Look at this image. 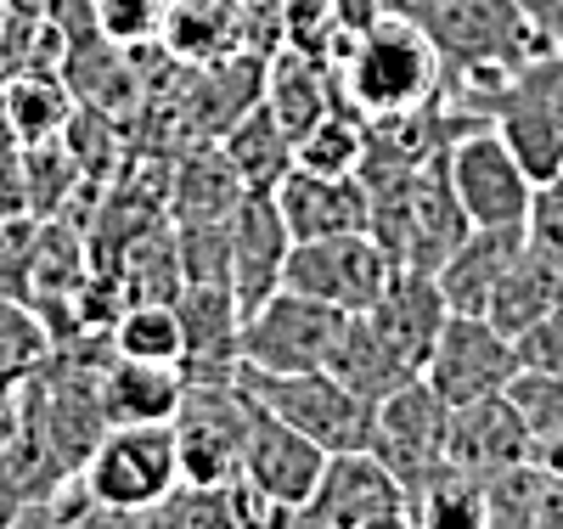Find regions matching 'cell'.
Returning <instances> with one entry per match:
<instances>
[{"instance_id":"obj_1","label":"cell","mask_w":563,"mask_h":529,"mask_svg":"<svg viewBox=\"0 0 563 529\" xmlns=\"http://www.w3.org/2000/svg\"><path fill=\"white\" fill-rule=\"evenodd\" d=\"M333 90L366 124L411 119L440 102L445 57L411 12H378L350 40V52L333 63Z\"/></svg>"},{"instance_id":"obj_2","label":"cell","mask_w":563,"mask_h":529,"mask_svg":"<svg viewBox=\"0 0 563 529\" xmlns=\"http://www.w3.org/2000/svg\"><path fill=\"white\" fill-rule=\"evenodd\" d=\"M85 491L108 513H153L180 485V440L175 422H108L97 451L85 456Z\"/></svg>"},{"instance_id":"obj_3","label":"cell","mask_w":563,"mask_h":529,"mask_svg":"<svg viewBox=\"0 0 563 529\" xmlns=\"http://www.w3.org/2000/svg\"><path fill=\"white\" fill-rule=\"evenodd\" d=\"M411 18L440 45L445 68H525L558 45V34L541 29L519 0H417Z\"/></svg>"},{"instance_id":"obj_4","label":"cell","mask_w":563,"mask_h":529,"mask_svg":"<svg viewBox=\"0 0 563 529\" xmlns=\"http://www.w3.org/2000/svg\"><path fill=\"white\" fill-rule=\"evenodd\" d=\"M238 377L265 411L294 422L327 456L372 451V411L378 406L361 400L344 377H333V372H254V366H238Z\"/></svg>"},{"instance_id":"obj_5","label":"cell","mask_w":563,"mask_h":529,"mask_svg":"<svg viewBox=\"0 0 563 529\" xmlns=\"http://www.w3.org/2000/svg\"><path fill=\"white\" fill-rule=\"evenodd\" d=\"M445 175L451 191L467 214V225L485 231H525L536 209V180L519 164V153L507 147V135L496 124H467L445 141Z\"/></svg>"},{"instance_id":"obj_6","label":"cell","mask_w":563,"mask_h":529,"mask_svg":"<svg viewBox=\"0 0 563 529\" xmlns=\"http://www.w3.org/2000/svg\"><path fill=\"white\" fill-rule=\"evenodd\" d=\"M350 316L305 299L294 287H276V294L254 310H243V366L254 372H327L339 355Z\"/></svg>"},{"instance_id":"obj_7","label":"cell","mask_w":563,"mask_h":529,"mask_svg":"<svg viewBox=\"0 0 563 529\" xmlns=\"http://www.w3.org/2000/svg\"><path fill=\"white\" fill-rule=\"evenodd\" d=\"M406 265H395V254L378 243V231H344V236H316V243H294L288 254V276L282 287H294L305 299H321L344 316H366L389 294V282Z\"/></svg>"},{"instance_id":"obj_8","label":"cell","mask_w":563,"mask_h":529,"mask_svg":"<svg viewBox=\"0 0 563 529\" xmlns=\"http://www.w3.org/2000/svg\"><path fill=\"white\" fill-rule=\"evenodd\" d=\"M490 124L507 135V147L519 153L536 186L563 175V40L512 74Z\"/></svg>"},{"instance_id":"obj_9","label":"cell","mask_w":563,"mask_h":529,"mask_svg":"<svg viewBox=\"0 0 563 529\" xmlns=\"http://www.w3.org/2000/svg\"><path fill=\"white\" fill-rule=\"evenodd\" d=\"M519 372H525L519 339H507L485 316H445L440 339L429 350V366H422V383L456 411V406L507 395Z\"/></svg>"},{"instance_id":"obj_10","label":"cell","mask_w":563,"mask_h":529,"mask_svg":"<svg viewBox=\"0 0 563 529\" xmlns=\"http://www.w3.org/2000/svg\"><path fill=\"white\" fill-rule=\"evenodd\" d=\"M299 518L305 529H389L411 518V496L372 451H339Z\"/></svg>"},{"instance_id":"obj_11","label":"cell","mask_w":563,"mask_h":529,"mask_svg":"<svg viewBox=\"0 0 563 529\" xmlns=\"http://www.w3.org/2000/svg\"><path fill=\"white\" fill-rule=\"evenodd\" d=\"M445 440H451V406L429 389L422 377L400 383L395 395L372 411V456H378L400 485H422L434 467H445Z\"/></svg>"},{"instance_id":"obj_12","label":"cell","mask_w":563,"mask_h":529,"mask_svg":"<svg viewBox=\"0 0 563 529\" xmlns=\"http://www.w3.org/2000/svg\"><path fill=\"white\" fill-rule=\"evenodd\" d=\"M225 254H231V294L243 310L265 305L282 276H288L294 231L276 209V191H243V203L225 220Z\"/></svg>"},{"instance_id":"obj_13","label":"cell","mask_w":563,"mask_h":529,"mask_svg":"<svg viewBox=\"0 0 563 529\" xmlns=\"http://www.w3.org/2000/svg\"><path fill=\"white\" fill-rule=\"evenodd\" d=\"M321 473H327V451L316 440H305L294 422H282L276 411H265L254 400L249 440H243V473L238 478H249V485H260L265 496H276V502H288V507L305 513V502L321 485Z\"/></svg>"},{"instance_id":"obj_14","label":"cell","mask_w":563,"mask_h":529,"mask_svg":"<svg viewBox=\"0 0 563 529\" xmlns=\"http://www.w3.org/2000/svg\"><path fill=\"white\" fill-rule=\"evenodd\" d=\"M536 456V434L525 411L512 406V395H490L474 406H456L451 411V440H445V462L474 473V478H501V473H519Z\"/></svg>"},{"instance_id":"obj_15","label":"cell","mask_w":563,"mask_h":529,"mask_svg":"<svg viewBox=\"0 0 563 529\" xmlns=\"http://www.w3.org/2000/svg\"><path fill=\"white\" fill-rule=\"evenodd\" d=\"M451 305L440 294L434 271H400L389 282V294L372 305L361 321L372 327V339H378L389 350V361L406 372V377H422V366H429V350L440 339Z\"/></svg>"},{"instance_id":"obj_16","label":"cell","mask_w":563,"mask_h":529,"mask_svg":"<svg viewBox=\"0 0 563 529\" xmlns=\"http://www.w3.org/2000/svg\"><path fill=\"white\" fill-rule=\"evenodd\" d=\"M276 209H282V220H288L294 243L372 231V191H366L361 175H321V169L294 164L276 180Z\"/></svg>"},{"instance_id":"obj_17","label":"cell","mask_w":563,"mask_h":529,"mask_svg":"<svg viewBox=\"0 0 563 529\" xmlns=\"http://www.w3.org/2000/svg\"><path fill=\"white\" fill-rule=\"evenodd\" d=\"M192 377L175 361H130L113 355L102 366V417L108 422H175Z\"/></svg>"},{"instance_id":"obj_18","label":"cell","mask_w":563,"mask_h":529,"mask_svg":"<svg viewBox=\"0 0 563 529\" xmlns=\"http://www.w3.org/2000/svg\"><path fill=\"white\" fill-rule=\"evenodd\" d=\"M519 249H525V231H485V225H467V236L434 265V282H440V294H445L451 316H485V305H490V294H496L501 271L519 260Z\"/></svg>"},{"instance_id":"obj_19","label":"cell","mask_w":563,"mask_h":529,"mask_svg":"<svg viewBox=\"0 0 563 529\" xmlns=\"http://www.w3.org/2000/svg\"><path fill=\"white\" fill-rule=\"evenodd\" d=\"M260 102L276 113V124H282V130H288V135L299 141V135L327 113V108H339L333 68H327L321 57H310V52H299V45H288V52H276V63H271Z\"/></svg>"},{"instance_id":"obj_20","label":"cell","mask_w":563,"mask_h":529,"mask_svg":"<svg viewBox=\"0 0 563 529\" xmlns=\"http://www.w3.org/2000/svg\"><path fill=\"white\" fill-rule=\"evenodd\" d=\"M558 305H563V276L525 243L519 260L501 271L496 294H490V305H485V321L501 327L507 339H519V332H530V327H536L547 310H558Z\"/></svg>"},{"instance_id":"obj_21","label":"cell","mask_w":563,"mask_h":529,"mask_svg":"<svg viewBox=\"0 0 563 529\" xmlns=\"http://www.w3.org/2000/svg\"><path fill=\"white\" fill-rule=\"evenodd\" d=\"M220 153L231 158V169L243 175L249 191H276V180L294 169V135L276 124V113L265 102H254L220 135Z\"/></svg>"},{"instance_id":"obj_22","label":"cell","mask_w":563,"mask_h":529,"mask_svg":"<svg viewBox=\"0 0 563 529\" xmlns=\"http://www.w3.org/2000/svg\"><path fill=\"white\" fill-rule=\"evenodd\" d=\"M74 124V102L63 79L52 74H12L0 90V130H7L18 147H40V141H57Z\"/></svg>"},{"instance_id":"obj_23","label":"cell","mask_w":563,"mask_h":529,"mask_svg":"<svg viewBox=\"0 0 563 529\" xmlns=\"http://www.w3.org/2000/svg\"><path fill=\"white\" fill-rule=\"evenodd\" d=\"M411 496V524L417 529H485L490 518V485L462 467H434L422 485L406 491Z\"/></svg>"},{"instance_id":"obj_24","label":"cell","mask_w":563,"mask_h":529,"mask_svg":"<svg viewBox=\"0 0 563 529\" xmlns=\"http://www.w3.org/2000/svg\"><path fill=\"white\" fill-rule=\"evenodd\" d=\"M108 344H113V355H130V361H175V366H186L180 305L175 299H130V305H119V316L108 321Z\"/></svg>"},{"instance_id":"obj_25","label":"cell","mask_w":563,"mask_h":529,"mask_svg":"<svg viewBox=\"0 0 563 529\" xmlns=\"http://www.w3.org/2000/svg\"><path fill=\"white\" fill-rule=\"evenodd\" d=\"M243 175L231 169L225 153H203L175 169V225H225L231 209L243 203Z\"/></svg>"},{"instance_id":"obj_26","label":"cell","mask_w":563,"mask_h":529,"mask_svg":"<svg viewBox=\"0 0 563 529\" xmlns=\"http://www.w3.org/2000/svg\"><path fill=\"white\" fill-rule=\"evenodd\" d=\"M294 164L299 169H321V175H361V164H366V119H355L344 102L327 108L294 141Z\"/></svg>"},{"instance_id":"obj_27","label":"cell","mask_w":563,"mask_h":529,"mask_svg":"<svg viewBox=\"0 0 563 529\" xmlns=\"http://www.w3.org/2000/svg\"><path fill=\"white\" fill-rule=\"evenodd\" d=\"M52 350V332H45L40 310L23 299V294H7L0 287V372H34Z\"/></svg>"},{"instance_id":"obj_28","label":"cell","mask_w":563,"mask_h":529,"mask_svg":"<svg viewBox=\"0 0 563 529\" xmlns=\"http://www.w3.org/2000/svg\"><path fill=\"white\" fill-rule=\"evenodd\" d=\"M512 406L525 411L536 445H563V377L558 372H519L512 377Z\"/></svg>"},{"instance_id":"obj_29","label":"cell","mask_w":563,"mask_h":529,"mask_svg":"<svg viewBox=\"0 0 563 529\" xmlns=\"http://www.w3.org/2000/svg\"><path fill=\"white\" fill-rule=\"evenodd\" d=\"M525 243L563 276V175L547 180V186H536V209L525 220Z\"/></svg>"},{"instance_id":"obj_30","label":"cell","mask_w":563,"mask_h":529,"mask_svg":"<svg viewBox=\"0 0 563 529\" xmlns=\"http://www.w3.org/2000/svg\"><path fill=\"white\" fill-rule=\"evenodd\" d=\"M169 18V0H97V23L108 40H147Z\"/></svg>"},{"instance_id":"obj_31","label":"cell","mask_w":563,"mask_h":529,"mask_svg":"<svg viewBox=\"0 0 563 529\" xmlns=\"http://www.w3.org/2000/svg\"><path fill=\"white\" fill-rule=\"evenodd\" d=\"M519 361L530 372H558L563 377V305L547 310L530 332H519Z\"/></svg>"},{"instance_id":"obj_32","label":"cell","mask_w":563,"mask_h":529,"mask_svg":"<svg viewBox=\"0 0 563 529\" xmlns=\"http://www.w3.org/2000/svg\"><path fill=\"white\" fill-rule=\"evenodd\" d=\"M23 400H29V377L23 372H0V451H7L12 434L23 428Z\"/></svg>"},{"instance_id":"obj_33","label":"cell","mask_w":563,"mask_h":529,"mask_svg":"<svg viewBox=\"0 0 563 529\" xmlns=\"http://www.w3.org/2000/svg\"><path fill=\"white\" fill-rule=\"evenodd\" d=\"M519 7H525L541 29H552V34H558V23H563V0H519Z\"/></svg>"},{"instance_id":"obj_34","label":"cell","mask_w":563,"mask_h":529,"mask_svg":"<svg viewBox=\"0 0 563 529\" xmlns=\"http://www.w3.org/2000/svg\"><path fill=\"white\" fill-rule=\"evenodd\" d=\"M366 7H372V12H411L417 0H366Z\"/></svg>"},{"instance_id":"obj_35","label":"cell","mask_w":563,"mask_h":529,"mask_svg":"<svg viewBox=\"0 0 563 529\" xmlns=\"http://www.w3.org/2000/svg\"><path fill=\"white\" fill-rule=\"evenodd\" d=\"M389 529H417V524H411V518H406V524H389Z\"/></svg>"},{"instance_id":"obj_36","label":"cell","mask_w":563,"mask_h":529,"mask_svg":"<svg viewBox=\"0 0 563 529\" xmlns=\"http://www.w3.org/2000/svg\"><path fill=\"white\" fill-rule=\"evenodd\" d=\"M0 34H7V12H0Z\"/></svg>"},{"instance_id":"obj_37","label":"cell","mask_w":563,"mask_h":529,"mask_svg":"<svg viewBox=\"0 0 563 529\" xmlns=\"http://www.w3.org/2000/svg\"><path fill=\"white\" fill-rule=\"evenodd\" d=\"M558 40H563V23H558Z\"/></svg>"}]
</instances>
